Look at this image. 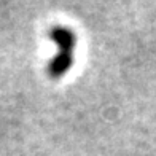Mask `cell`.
I'll list each match as a JSON object with an SVG mask.
<instances>
[{"mask_svg":"<svg viewBox=\"0 0 156 156\" xmlns=\"http://www.w3.org/2000/svg\"><path fill=\"white\" fill-rule=\"evenodd\" d=\"M51 40L56 43V54L49 62V75L53 78L62 76L73 64L75 53V34L67 27H56L51 32Z\"/></svg>","mask_w":156,"mask_h":156,"instance_id":"1","label":"cell"}]
</instances>
